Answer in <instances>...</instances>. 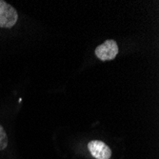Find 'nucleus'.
<instances>
[{"mask_svg": "<svg viewBox=\"0 0 159 159\" xmlns=\"http://www.w3.org/2000/svg\"><path fill=\"white\" fill-rule=\"evenodd\" d=\"M18 14L16 10L9 3L0 0V27L11 29L16 24Z\"/></svg>", "mask_w": 159, "mask_h": 159, "instance_id": "f257e3e1", "label": "nucleus"}, {"mask_svg": "<svg viewBox=\"0 0 159 159\" xmlns=\"http://www.w3.org/2000/svg\"><path fill=\"white\" fill-rule=\"evenodd\" d=\"M118 46L114 40H106L95 49V55L102 61L112 60L118 54Z\"/></svg>", "mask_w": 159, "mask_h": 159, "instance_id": "f03ea898", "label": "nucleus"}, {"mask_svg": "<svg viewBox=\"0 0 159 159\" xmlns=\"http://www.w3.org/2000/svg\"><path fill=\"white\" fill-rule=\"evenodd\" d=\"M88 149L91 154L96 159H110L111 156V151L110 147L102 141L93 140L89 142Z\"/></svg>", "mask_w": 159, "mask_h": 159, "instance_id": "7ed1b4c3", "label": "nucleus"}, {"mask_svg": "<svg viewBox=\"0 0 159 159\" xmlns=\"http://www.w3.org/2000/svg\"><path fill=\"white\" fill-rule=\"evenodd\" d=\"M9 144V138L4 128L0 124V151H3L7 148Z\"/></svg>", "mask_w": 159, "mask_h": 159, "instance_id": "20e7f679", "label": "nucleus"}]
</instances>
